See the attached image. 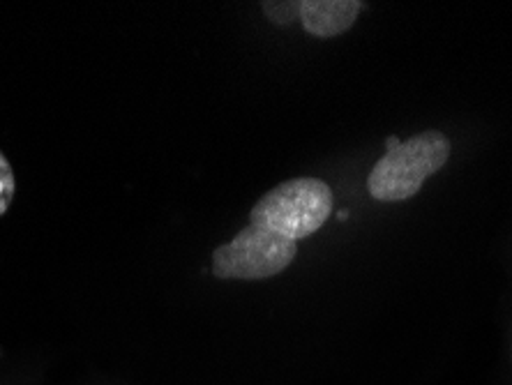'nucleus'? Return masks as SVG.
Listing matches in <instances>:
<instances>
[{
	"mask_svg": "<svg viewBox=\"0 0 512 385\" xmlns=\"http://www.w3.org/2000/svg\"><path fill=\"white\" fill-rule=\"evenodd\" d=\"M399 143H402V141L395 139V137H390V139H388V143H386V148H388V150H395V148L399 146Z\"/></svg>",
	"mask_w": 512,
	"mask_h": 385,
	"instance_id": "obj_7",
	"label": "nucleus"
},
{
	"mask_svg": "<svg viewBox=\"0 0 512 385\" xmlns=\"http://www.w3.org/2000/svg\"><path fill=\"white\" fill-rule=\"evenodd\" d=\"M261 7L268 14V19H273L280 26H289L291 21L300 19V3H263Z\"/></svg>",
	"mask_w": 512,
	"mask_h": 385,
	"instance_id": "obj_6",
	"label": "nucleus"
},
{
	"mask_svg": "<svg viewBox=\"0 0 512 385\" xmlns=\"http://www.w3.org/2000/svg\"><path fill=\"white\" fill-rule=\"evenodd\" d=\"M298 247L277 233L245 226L227 245L213 252V275L220 279H268L280 275L296 259Z\"/></svg>",
	"mask_w": 512,
	"mask_h": 385,
	"instance_id": "obj_3",
	"label": "nucleus"
},
{
	"mask_svg": "<svg viewBox=\"0 0 512 385\" xmlns=\"http://www.w3.org/2000/svg\"><path fill=\"white\" fill-rule=\"evenodd\" d=\"M330 213H333V192L323 180L293 178L256 201L250 224L296 243L319 231Z\"/></svg>",
	"mask_w": 512,
	"mask_h": 385,
	"instance_id": "obj_1",
	"label": "nucleus"
},
{
	"mask_svg": "<svg viewBox=\"0 0 512 385\" xmlns=\"http://www.w3.org/2000/svg\"><path fill=\"white\" fill-rule=\"evenodd\" d=\"M14 192H17V180H14V171L10 162H7L3 150H0V217L10 210Z\"/></svg>",
	"mask_w": 512,
	"mask_h": 385,
	"instance_id": "obj_5",
	"label": "nucleus"
},
{
	"mask_svg": "<svg viewBox=\"0 0 512 385\" xmlns=\"http://www.w3.org/2000/svg\"><path fill=\"white\" fill-rule=\"evenodd\" d=\"M450 157V141L441 132H423L402 141L374 164L367 180L376 201H404L420 192L425 180Z\"/></svg>",
	"mask_w": 512,
	"mask_h": 385,
	"instance_id": "obj_2",
	"label": "nucleus"
},
{
	"mask_svg": "<svg viewBox=\"0 0 512 385\" xmlns=\"http://www.w3.org/2000/svg\"><path fill=\"white\" fill-rule=\"evenodd\" d=\"M360 7L358 0H303L300 24L314 37H335L353 26Z\"/></svg>",
	"mask_w": 512,
	"mask_h": 385,
	"instance_id": "obj_4",
	"label": "nucleus"
}]
</instances>
